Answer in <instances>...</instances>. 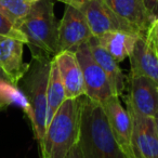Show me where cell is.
Listing matches in <instances>:
<instances>
[{"label":"cell","mask_w":158,"mask_h":158,"mask_svg":"<svg viewBox=\"0 0 158 158\" xmlns=\"http://www.w3.org/2000/svg\"><path fill=\"white\" fill-rule=\"evenodd\" d=\"M78 144L82 158H128L115 139L99 102L84 95Z\"/></svg>","instance_id":"6da1fadb"},{"label":"cell","mask_w":158,"mask_h":158,"mask_svg":"<svg viewBox=\"0 0 158 158\" xmlns=\"http://www.w3.org/2000/svg\"><path fill=\"white\" fill-rule=\"evenodd\" d=\"M55 0H39L31 6L19 29L26 38L31 56L53 59L60 52L59 22L54 14Z\"/></svg>","instance_id":"7a4b0ae2"},{"label":"cell","mask_w":158,"mask_h":158,"mask_svg":"<svg viewBox=\"0 0 158 158\" xmlns=\"http://www.w3.org/2000/svg\"><path fill=\"white\" fill-rule=\"evenodd\" d=\"M80 98L66 99L56 110L39 145L41 158H65L72 147L78 143L81 112Z\"/></svg>","instance_id":"3957f363"},{"label":"cell","mask_w":158,"mask_h":158,"mask_svg":"<svg viewBox=\"0 0 158 158\" xmlns=\"http://www.w3.org/2000/svg\"><path fill=\"white\" fill-rule=\"evenodd\" d=\"M50 57L31 56L24 76L18 82V88L29 104V120L38 144H41L47 129V94H48Z\"/></svg>","instance_id":"277c9868"},{"label":"cell","mask_w":158,"mask_h":158,"mask_svg":"<svg viewBox=\"0 0 158 158\" xmlns=\"http://www.w3.org/2000/svg\"><path fill=\"white\" fill-rule=\"evenodd\" d=\"M64 5L77 8L86 18L90 31L94 37L108 31H126L142 36L135 28L118 16L105 0H55Z\"/></svg>","instance_id":"5b68a950"},{"label":"cell","mask_w":158,"mask_h":158,"mask_svg":"<svg viewBox=\"0 0 158 158\" xmlns=\"http://www.w3.org/2000/svg\"><path fill=\"white\" fill-rule=\"evenodd\" d=\"M80 65L84 77L86 97L99 103H103L114 95L107 76L93 57L88 42L79 46L74 51Z\"/></svg>","instance_id":"8992f818"},{"label":"cell","mask_w":158,"mask_h":158,"mask_svg":"<svg viewBox=\"0 0 158 158\" xmlns=\"http://www.w3.org/2000/svg\"><path fill=\"white\" fill-rule=\"evenodd\" d=\"M59 22V46L61 51H75L93 37L85 15L77 8L65 5Z\"/></svg>","instance_id":"52a82bcc"},{"label":"cell","mask_w":158,"mask_h":158,"mask_svg":"<svg viewBox=\"0 0 158 158\" xmlns=\"http://www.w3.org/2000/svg\"><path fill=\"white\" fill-rule=\"evenodd\" d=\"M127 104L132 123V149L135 158H158V135L154 117L139 114Z\"/></svg>","instance_id":"ba28073f"},{"label":"cell","mask_w":158,"mask_h":158,"mask_svg":"<svg viewBox=\"0 0 158 158\" xmlns=\"http://www.w3.org/2000/svg\"><path fill=\"white\" fill-rule=\"evenodd\" d=\"M115 139L128 158H135L132 149V123L127 108L121 104L119 97L113 95L101 103Z\"/></svg>","instance_id":"9c48e42d"},{"label":"cell","mask_w":158,"mask_h":158,"mask_svg":"<svg viewBox=\"0 0 158 158\" xmlns=\"http://www.w3.org/2000/svg\"><path fill=\"white\" fill-rule=\"evenodd\" d=\"M126 103L139 114L154 117L158 112V85L147 77L131 74Z\"/></svg>","instance_id":"30bf717a"},{"label":"cell","mask_w":158,"mask_h":158,"mask_svg":"<svg viewBox=\"0 0 158 158\" xmlns=\"http://www.w3.org/2000/svg\"><path fill=\"white\" fill-rule=\"evenodd\" d=\"M64 85L66 99H78L86 94L84 77L74 51H61L54 56Z\"/></svg>","instance_id":"8fae6325"},{"label":"cell","mask_w":158,"mask_h":158,"mask_svg":"<svg viewBox=\"0 0 158 158\" xmlns=\"http://www.w3.org/2000/svg\"><path fill=\"white\" fill-rule=\"evenodd\" d=\"M129 59L132 75L147 77L158 85V51L146 35L138 37Z\"/></svg>","instance_id":"7c38bea8"},{"label":"cell","mask_w":158,"mask_h":158,"mask_svg":"<svg viewBox=\"0 0 158 158\" xmlns=\"http://www.w3.org/2000/svg\"><path fill=\"white\" fill-rule=\"evenodd\" d=\"M24 44L14 38L0 37V69L15 86L29 66L23 61Z\"/></svg>","instance_id":"4fadbf2b"},{"label":"cell","mask_w":158,"mask_h":158,"mask_svg":"<svg viewBox=\"0 0 158 158\" xmlns=\"http://www.w3.org/2000/svg\"><path fill=\"white\" fill-rule=\"evenodd\" d=\"M105 2L140 35H146L154 23L145 9L143 0H105Z\"/></svg>","instance_id":"5bb4252c"},{"label":"cell","mask_w":158,"mask_h":158,"mask_svg":"<svg viewBox=\"0 0 158 158\" xmlns=\"http://www.w3.org/2000/svg\"><path fill=\"white\" fill-rule=\"evenodd\" d=\"M88 44L93 57L99 63V65L101 66L105 75L107 76L114 95L120 97L126 88V77L121 68L119 67L118 62L103 47L100 46V44L98 42L97 38L94 36L89 40Z\"/></svg>","instance_id":"9a60e30c"},{"label":"cell","mask_w":158,"mask_h":158,"mask_svg":"<svg viewBox=\"0 0 158 158\" xmlns=\"http://www.w3.org/2000/svg\"><path fill=\"white\" fill-rule=\"evenodd\" d=\"M139 35L126 31H108L98 36L97 40L117 62L130 56Z\"/></svg>","instance_id":"2e32d148"},{"label":"cell","mask_w":158,"mask_h":158,"mask_svg":"<svg viewBox=\"0 0 158 158\" xmlns=\"http://www.w3.org/2000/svg\"><path fill=\"white\" fill-rule=\"evenodd\" d=\"M66 100L64 85L60 76L59 67L54 57L51 60L50 74H49L48 94H47V127L52 120L53 116Z\"/></svg>","instance_id":"e0dca14e"},{"label":"cell","mask_w":158,"mask_h":158,"mask_svg":"<svg viewBox=\"0 0 158 158\" xmlns=\"http://www.w3.org/2000/svg\"><path fill=\"white\" fill-rule=\"evenodd\" d=\"M10 105L19 106L24 110L27 117L29 116V104L25 95L0 69V113Z\"/></svg>","instance_id":"ac0fdd59"},{"label":"cell","mask_w":158,"mask_h":158,"mask_svg":"<svg viewBox=\"0 0 158 158\" xmlns=\"http://www.w3.org/2000/svg\"><path fill=\"white\" fill-rule=\"evenodd\" d=\"M33 5L28 0H0V11L19 28Z\"/></svg>","instance_id":"d6986e66"},{"label":"cell","mask_w":158,"mask_h":158,"mask_svg":"<svg viewBox=\"0 0 158 158\" xmlns=\"http://www.w3.org/2000/svg\"><path fill=\"white\" fill-rule=\"evenodd\" d=\"M0 37H9L14 38L23 41L26 44V38L23 35V33L14 26V24L0 11Z\"/></svg>","instance_id":"ffe728a7"},{"label":"cell","mask_w":158,"mask_h":158,"mask_svg":"<svg viewBox=\"0 0 158 158\" xmlns=\"http://www.w3.org/2000/svg\"><path fill=\"white\" fill-rule=\"evenodd\" d=\"M143 3L152 21L158 20V0H143Z\"/></svg>","instance_id":"44dd1931"},{"label":"cell","mask_w":158,"mask_h":158,"mask_svg":"<svg viewBox=\"0 0 158 158\" xmlns=\"http://www.w3.org/2000/svg\"><path fill=\"white\" fill-rule=\"evenodd\" d=\"M146 36L151 39L153 44L155 46L156 50L158 51V20H156L153 24L151 25L148 31L146 33Z\"/></svg>","instance_id":"7402d4cb"},{"label":"cell","mask_w":158,"mask_h":158,"mask_svg":"<svg viewBox=\"0 0 158 158\" xmlns=\"http://www.w3.org/2000/svg\"><path fill=\"white\" fill-rule=\"evenodd\" d=\"M65 158H82L81 151H80V147H79L78 143L72 147V149L68 152V154L65 156Z\"/></svg>","instance_id":"603a6c76"},{"label":"cell","mask_w":158,"mask_h":158,"mask_svg":"<svg viewBox=\"0 0 158 158\" xmlns=\"http://www.w3.org/2000/svg\"><path fill=\"white\" fill-rule=\"evenodd\" d=\"M154 120H155V125H156V131H157V135H158V112L157 114L154 116Z\"/></svg>","instance_id":"cb8c5ba5"},{"label":"cell","mask_w":158,"mask_h":158,"mask_svg":"<svg viewBox=\"0 0 158 158\" xmlns=\"http://www.w3.org/2000/svg\"><path fill=\"white\" fill-rule=\"evenodd\" d=\"M28 1L31 3H35V2H37V1H39V0H28Z\"/></svg>","instance_id":"d4e9b609"}]
</instances>
